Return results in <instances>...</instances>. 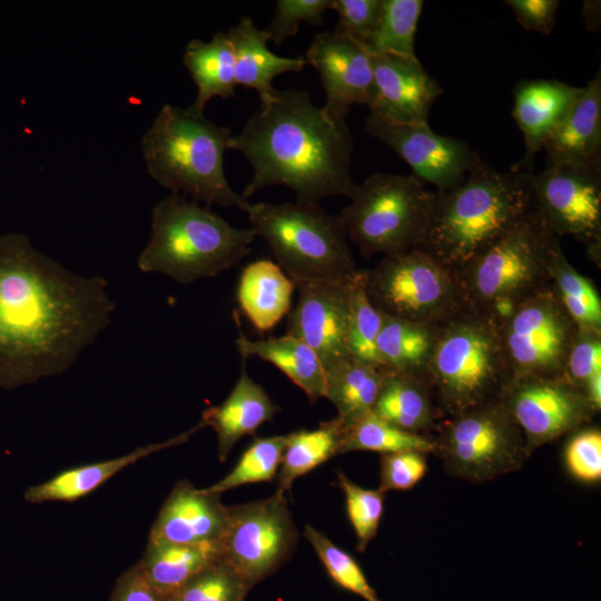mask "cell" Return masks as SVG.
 <instances>
[{
  "label": "cell",
  "instance_id": "1",
  "mask_svg": "<svg viewBox=\"0 0 601 601\" xmlns=\"http://www.w3.org/2000/svg\"><path fill=\"white\" fill-rule=\"evenodd\" d=\"M114 309L105 278L65 268L22 234L0 236V388L67 372Z\"/></svg>",
  "mask_w": 601,
  "mask_h": 601
},
{
  "label": "cell",
  "instance_id": "2",
  "mask_svg": "<svg viewBox=\"0 0 601 601\" xmlns=\"http://www.w3.org/2000/svg\"><path fill=\"white\" fill-rule=\"evenodd\" d=\"M353 147L346 119L332 118L298 89H277L230 142L253 169L245 199L280 185L297 201L314 204L328 196L351 197L357 186L351 173Z\"/></svg>",
  "mask_w": 601,
  "mask_h": 601
},
{
  "label": "cell",
  "instance_id": "3",
  "mask_svg": "<svg viewBox=\"0 0 601 601\" xmlns=\"http://www.w3.org/2000/svg\"><path fill=\"white\" fill-rule=\"evenodd\" d=\"M530 174L500 171L480 157L460 185L435 191L416 248L455 275L534 209Z\"/></svg>",
  "mask_w": 601,
  "mask_h": 601
},
{
  "label": "cell",
  "instance_id": "4",
  "mask_svg": "<svg viewBox=\"0 0 601 601\" xmlns=\"http://www.w3.org/2000/svg\"><path fill=\"white\" fill-rule=\"evenodd\" d=\"M231 137L229 128L203 114L166 104L142 136L140 148L148 175L171 193L246 213L250 204L230 187L224 170Z\"/></svg>",
  "mask_w": 601,
  "mask_h": 601
},
{
  "label": "cell",
  "instance_id": "5",
  "mask_svg": "<svg viewBox=\"0 0 601 601\" xmlns=\"http://www.w3.org/2000/svg\"><path fill=\"white\" fill-rule=\"evenodd\" d=\"M255 237L250 228H237L208 206L171 193L152 209L150 238L137 267L190 284L238 264Z\"/></svg>",
  "mask_w": 601,
  "mask_h": 601
},
{
  "label": "cell",
  "instance_id": "6",
  "mask_svg": "<svg viewBox=\"0 0 601 601\" xmlns=\"http://www.w3.org/2000/svg\"><path fill=\"white\" fill-rule=\"evenodd\" d=\"M425 380L443 417L499 398L511 373L495 321L464 304L436 324Z\"/></svg>",
  "mask_w": 601,
  "mask_h": 601
},
{
  "label": "cell",
  "instance_id": "7",
  "mask_svg": "<svg viewBox=\"0 0 601 601\" xmlns=\"http://www.w3.org/2000/svg\"><path fill=\"white\" fill-rule=\"evenodd\" d=\"M559 246L560 237L533 209L455 274L464 304L499 324L550 285L549 264Z\"/></svg>",
  "mask_w": 601,
  "mask_h": 601
},
{
  "label": "cell",
  "instance_id": "8",
  "mask_svg": "<svg viewBox=\"0 0 601 601\" xmlns=\"http://www.w3.org/2000/svg\"><path fill=\"white\" fill-rule=\"evenodd\" d=\"M250 229L262 237L294 285L351 279L357 266L339 217L314 203L262 201L246 210Z\"/></svg>",
  "mask_w": 601,
  "mask_h": 601
},
{
  "label": "cell",
  "instance_id": "9",
  "mask_svg": "<svg viewBox=\"0 0 601 601\" xmlns=\"http://www.w3.org/2000/svg\"><path fill=\"white\" fill-rule=\"evenodd\" d=\"M435 191L413 175L373 174L357 185L339 219L361 254H402L421 244Z\"/></svg>",
  "mask_w": 601,
  "mask_h": 601
},
{
  "label": "cell",
  "instance_id": "10",
  "mask_svg": "<svg viewBox=\"0 0 601 601\" xmlns=\"http://www.w3.org/2000/svg\"><path fill=\"white\" fill-rule=\"evenodd\" d=\"M431 436L453 477L484 483L519 470L529 454L523 434L499 398L444 416Z\"/></svg>",
  "mask_w": 601,
  "mask_h": 601
},
{
  "label": "cell",
  "instance_id": "11",
  "mask_svg": "<svg viewBox=\"0 0 601 601\" xmlns=\"http://www.w3.org/2000/svg\"><path fill=\"white\" fill-rule=\"evenodd\" d=\"M366 288L378 311L414 322L439 324L464 305L454 273L421 248L382 257Z\"/></svg>",
  "mask_w": 601,
  "mask_h": 601
},
{
  "label": "cell",
  "instance_id": "12",
  "mask_svg": "<svg viewBox=\"0 0 601 601\" xmlns=\"http://www.w3.org/2000/svg\"><path fill=\"white\" fill-rule=\"evenodd\" d=\"M497 327L511 378L563 377L578 328L551 284L515 306Z\"/></svg>",
  "mask_w": 601,
  "mask_h": 601
},
{
  "label": "cell",
  "instance_id": "13",
  "mask_svg": "<svg viewBox=\"0 0 601 601\" xmlns=\"http://www.w3.org/2000/svg\"><path fill=\"white\" fill-rule=\"evenodd\" d=\"M298 538L285 494L275 492L263 500L228 506L220 559L253 588L290 558Z\"/></svg>",
  "mask_w": 601,
  "mask_h": 601
},
{
  "label": "cell",
  "instance_id": "14",
  "mask_svg": "<svg viewBox=\"0 0 601 601\" xmlns=\"http://www.w3.org/2000/svg\"><path fill=\"white\" fill-rule=\"evenodd\" d=\"M533 206L558 236H571L588 246L600 264L601 164L591 166L546 164L530 174Z\"/></svg>",
  "mask_w": 601,
  "mask_h": 601
},
{
  "label": "cell",
  "instance_id": "15",
  "mask_svg": "<svg viewBox=\"0 0 601 601\" xmlns=\"http://www.w3.org/2000/svg\"><path fill=\"white\" fill-rule=\"evenodd\" d=\"M500 400L520 427L529 456L597 415L582 391L563 377H513Z\"/></svg>",
  "mask_w": 601,
  "mask_h": 601
},
{
  "label": "cell",
  "instance_id": "16",
  "mask_svg": "<svg viewBox=\"0 0 601 601\" xmlns=\"http://www.w3.org/2000/svg\"><path fill=\"white\" fill-rule=\"evenodd\" d=\"M364 127L394 150L414 177L433 185L436 191L460 185L480 158L464 140L439 135L428 124H396L370 115Z\"/></svg>",
  "mask_w": 601,
  "mask_h": 601
},
{
  "label": "cell",
  "instance_id": "17",
  "mask_svg": "<svg viewBox=\"0 0 601 601\" xmlns=\"http://www.w3.org/2000/svg\"><path fill=\"white\" fill-rule=\"evenodd\" d=\"M319 75L325 91L323 110L346 119L353 105H370L373 91L372 55L366 46L335 30L314 37L305 57Z\"/></svg>",
  "mask_w": 601,
  "mask_h": 601
},
{
  "label": "cell",
  "instance_id": "18",
  "mask_svg": "<svg viewBox=\"0 0 601 601\" xmlns=\"http://www.w3.org/2000/svg\"><path fill=\"white\" fill-rule=\"evenodd\" d=\"M353 277L295 285L298 299L289 312L286 334L307 344L319 357L324 370L349 356L346 339Z\"/></svg>",
  "mask_w": 601,
  "mask_h": 601
},
{
  "label": "cell",
  "instance_id": "19",
  "mask_svg": "<svg viewBox=\"0 0 601 601\" xmlns=\"http://www.w3.org/2000/svg\"><path fill=\"white\" fill-rule=\"evenodd\" d=\"M370 115L405 125L428 124L433 102L443 92L418 58L372 55Z\"/></svg>",
  "mask_w": 601,
  "mask_h": 601
},
{
  "label": "cell",
  "instance_id": "20",
  "mask_svg": "<svg viewBox=\"0 0 601 601\" xmlns=\"http://www.w3.org/2000/svg\"><path fill=\"white\" fill-rule=\"evenodd\" d=\"M220 496L205 489H197L187 480L178 481L158 512L148 542H219L228 520V506L223 504Z\"/></svg>",
  "mask_w": 601,
  "mask_h": 601
},
{
  "label": "cell",
  "instance_id": "21",
  "mask_svg": "<svg viewBox=\"0 0 601 601\" xmlns=\"http://www.w3.org/2000/svg\"><path fill=\"white\" fill-rule=\"evenodd\" d=\"M581 91L582 87L555 79H522L515 85L512 116L522 132L525 151L512 170L532 173L535 156L562 122Z\"/></svg>",
  "mask_w": 601,
  "mask_h": 601
},
{
  "label": "cell",
  "instance_id": "22",
  "mask_svg": "<svg viewBox=\"0 0 601 601\" xmlns=\"http://www.w3.org/2000/svg\"><path fill=\"white\" fill-rule=\"evenodd\" d=\"M546 164H601V73L584 86L562 122L543 146Z\"/></svg>",
  "mask_w": 601,
  "mask_h": 601
},
{
  "label": "cell",
  "instance_id": "23",
  "mask_svg": "<svg viewBox=\"0 0 601 601\" xmlns=\"http://www.w3.org/2000/svg\"><path fill=\"white\" fill-rule=\"evenodd\" d=\"M205 425L199 422L191 428L164 442L140 446L128 454L102 462L85 464L65 470L53 477L28 487L23 494L27 502H76L96 491L124 469L159 451L180 445Z\"/></svg>",
  "mask_w": 601,
  "mask_h": 601
},
{
  "label": "cell",
  "instance_id": "24",
  "mask_svg": "<svg viewBox=\"0 0 601 601\" xmlns=\"http://www.w3.org/2000/svg\"><path fill=\"white\" fill-rule=\"evenodd\" d=\"M278 407L267 392L242 368L240 375L227 398L203 412L201 421L217 435V451L225 462L234 445L244 436L274 418Z\"/></svg>",
  "mask_w": 601,
  "mask_h": 601
},
{
  "label": "cell",
  "instance_id": "25",
  "mask_svg": "<svg viewBox=\"0 0 601 601\" xmlns=\"http://www.w3.org/2000/svg\"><path fill=\"white\" fill-rule=\"evenodd\" d=\"M234 51L236 85L258 92L260 105L275 95L273 80L285 72H299L304 69V57H282L272 52L267 46L266 30L255 26L249 17H243L226 33Z\"/></svg>",
  "mask_w": 601,
  "mask_h": 601
},
{
  "label": "cell",
  "instance_id": "26",
  "mask_svg": "<svg viewBox=\"0 0 601 601\" xmlns=\"http://www.w3.org/2000/svg\"><path fill=\"white\" fill-rule=\"evenodd\" d=\"M372 412L403 431L427 436L443 418L425 378L387 368Z\"/></svg>",
  "mask_w": 601,
  "mask_h": 601
},
{
  "label": "cell",
  "instance_id": "27",
  "mask_svg": "<svg viewBox=\"0 0 601 601\" xmlns=\"http://www.w3.org/2000/svg\"><path fill=\"white\" fill-rule=\"evenodd\" d=\"M294 283L270 259L249 263L237 287L240 311L260 333L273 329L290 312Z\"/></svg>",
  "mask_w": 601,
  "mask_h": 601
},
{
  "label": "cell",
  "instance_id": "28",
  "mask_svg": "<svg viewBox=\"0 0 601 601\" xmlns=\"http://www.w3.org/2000/svg\"><path fill=\"white\" fill-rule=\"evenodd\" d=\"M236 345L243 358L256 356L276 366L312 402L325 397L324 366L317 354L300 339L285 334L253 341L240 333Z\"/></svg>",
  "mask_w": 601,
  "mask_h": 601
},
{
  "label": "cell",
  "instance_id": "29",
  "mask_svg": "<svg viewBox=\"0 0 601 601\" xmlns=\"http://www.w3.org/2000/svg\"><path fill=\"white\" fill-rule=\"evenodd\" d=\"M183 62L197 87V96L189 107L204 115L207 102L214 97L229 98L235 95V58L226 33L216 32L209 41L190 40Z\"/></svg>",
  "mask_w": 601,
  "mask_h": 601
},
{
  "label": "cell",
  "instance_id": "30",
  "mask_svg": "<svg viewBox=\"0 0 601 601\" xmlns=\"http://www.w3.org/2000/svg\"><path fill=\"white\" fill-rule=\"evenodd\" d=\"M220 559L219 542L201 544L147 543L137 562L151 587L169 598L196 573Z\"/></svg>",
  "mask_w": 601,
  "mask_h": 601
},
{
  "label": "cell",
  "instance_id": "31",
  "mask_svg": "<svg viewBox=\"0 0 601 601\" xmlns=\"http://www.w3.org/2000/svg\"><path fill=\"white\" fill-rule=\"evenodd\" d=\"M385 367L347 356L325 370V398L336 411L344 430L372 412Z\"/></svg>",
  "mask_w": 601,
  "mask_h": 601
},
{
  "label": "cell",
  "instance_id": "32",
  "mask_svg": "<svg viewBox=\"0 0 601 601\" xmlns=\"http://www.w3.org/2000/svg\"><path fill=\"white\" fill-rule=\"evenodd\" d=\"M435 336L436 324L403 319L383 313L376 341L383 367L425 378Z\"/></svg>",
  "mask_w": 601,
  "mask_h": 601
},
{
  "label": "cell",
  "instance_id": "33",
  "mask_svg": "<svg viewBox=\"0 0 601 601\" xmlns=\"http://www.w3.org/2000/svg\"><path fill=\"white\" fill-rule=\"evenodd\" d=\"M287 435L277 474L278 493L288 492L294 481L339 454L344 427L334 417L315 430H299Z\"/></svg>",
  "mask_w": 601,
  "mask_h": 601
},
{
  "label": "cell",
  "instance_id": "34",
  "mask_svg": "<svg viewBox=\"0 0 601 601\" xmlns=\"http://www.w3.org/2000/svg\"><path fill=\"white\" fill-rule=\"evenodd\" d=\"M550 284L579 331L601 332V298L592 279L580 274L559 246L549 264Z\"/></svg>",
  "mask_w": 601,
  "mask_h": 601
},
{
  "label": "cell",
  "instance_id": "35",
  "mask_svg": "<svg viewBox=\"0 0 601 601\" xmlns=\"http://www.w3.org/2000/svg\"><path fill=\"white\" fill-rule=\"evenodd\" d=\"M434 449L431 436L403 431L370 412L344 430L339 454L355 451L381 455L404 451L430 454Z\"/></svg>",
  "mask_w": 601,
  "mask_h": 601
},
{
  "label": "cell",
  "instance_id": "36",
  "mask_svg": "<svg viewBox=\"0 0 601 601\" xmlns=\"http://www.w3.org/2000/svg\"><path fill=\"white\" fill-rule=\"evenodd\" d=\"M423 3L422 0H383L377 26L364 43L371 55L416 59L414 38Z\"/></svg>",
  "mask_w": 601,
  "mask_h": 601
},
{
  "label": "cell",
  "instance_id": "37",
  "mask_svg": "<svg viewBox=\"0 0 601 601\" xmlns=\"http://www.w3.org/2000/svg\"><path fill=\"white\" fill-rule=\"evenodd\" d=\"M366 282L367 269L358 268L351 284L347 353L352 357L383 367L376 347L383 313L371 302Z\"/></svg>",
  "mask_w": 601,
  "mask_h": 601
},
{
  "label": "cell",
  "instance_id": "38",
  "mask_svg": "<svg viewBox=\"0 0 601 601\" xmlns=\"http://www.w3.org/2000/svg\"><path fill=\"white\" fill-rule=\"evenodd\" d=\"M287 435L257 437L244 451L235 467L205 490L215 494L250 483L269 482L277 476Z\"/></svg>",
  "mask_w": 601,
  "mask_h": 601
},
{
  "label": "cell",
  "instance_id": "39",
  "mask_svg": "<svg viewBox=\"0 0 601 601\" xmlns=\"http://www.w3.org/2000/svg\"><path fill=\"white\" fill-rule=\"evenodd\" d=\"M303 535L314 549L332 580L365 601H381L357 561L323 532L306 524Z\"/></svg>",
  "mask_w": 601,
  "mask_h": 601
},
{
  "label": "cell",
  "instance_id": "40",
  "mask_svg": "<svg viewBox=\"0 0 601 601\" xmlns=\"http://www.w3.org/2000/svg\"><path fill=\"white\" fill-rule=\"evenodd\" d=\"M250 589L229 564L219 559L191 577L168 601H244Z\"/></svg>",
  "mask_w": 601,
  "mask_h": 601
},
{
  "label": "cell",
  "instance_id": "41",
  "mask_svg": "<svg viewBox=\"0 0 601 601\" xmlns=\"http://www.w3.org/2000/svg\"><path fill=\"white\" fill-rule=\"evenodd\" d=\"M337 482L345 496L346 512L356 535V548L364 552L376 536L384 513L385 493L365 489L345 474H337Z\"/></svg>",
  "mask_w": 601,
  "mask_h": 601
},
{
  "label": "cell",
  "instance_id": "42",
  "mask_svg": "<svg viewBox=\"0 0 601 601\" xmlns=\"http://www.w3.org/2000/svg\"><path fill=\"white\" fill-rule=\"evenodd\" d=\"M563 449V463L569 475L587 485L601 481V431L584 426L569 434Z\"/></svg>",
  "mask_w": 601,
  "mask_h": 601
},
{
  "label": "cell",
  "instance_id": "43",
  "mask_svg": "<svg viewBox=\"0 0 601 601\" xmlns=\"http://www.w3.org/2000/svg\"><path fill=\"white\" fill-rule=\"evenodd\" d=\"M333 0H278L274 17L266 32L276 45H280L287 38L298 31L302 22L313 26H322L323 14L332 9Z\"/></svg>",
  "mask_w": 601,
  "mask_h": 601
},
{
  "label": "cell",
  "instance_id": "44",
  "mask_svg": "<svg viewBox=\"0 0 601 601\" xmlns=\"http://www.w3.org/2000/svg\"><path fill=\"white\" fill-rule=\"evenodd\" d=\"M427 455L418 451L381 455L378 490L385 493L413 489L428 471Z\"/></svg>",
  "mask_w": 601,
  "mask_h": 601
},
{
  "label": "cell",
  "instance_id": "45",
  "mask_svg": "<svg viewBox=\"0 0 601 601\" xmlns=\"http://www.w3.org/2000/svg\"><path fill=\"white\" fill-rule=\"evenodd\" d=\"M601 371V332L577 331L566 355L563 378L582 388L587 380Z\"/></svg>",
  "mask_w": 601,
  "mask_h": 601
},
{
  "label": "cell",
  "instance_id": "46",
  "mask_svg": "<svg viewBox=\"0 0 601 601\" xmlns=\"http://www.w3.org/2000/svg\"><path fill=\"white\" fill-rule=\"evenodd\" d=\"M382 6L383 0H333L332 9L338 14L335 31L365 43L377 26Z\"/></svg>",
  "mask_w": 601,
  "mask_h": 601
},
{
  "label": "cell",
  "instance_id": "47",
  "mask_svg": "<svg viewBox=\"0 0 601 601\" xmlns=\"http://www.w3.org/2000/svg\"><path fill=\"white\" fill-rule=\"evenodd\" d=\"M518 22L526 30L550 35L555 24L558 0H505Z\"/></svg>",
  "mask_w": 601,
  "mask_h": 601
},
{
  "label": "cell",
  "instance_id": "48",
  "mask_svg": "<svg viewBox=\"0 0 601 601\" xmlns=\"http://www.w3.org/2000/svg\"><path fill=\"white\" fill-rule=\"evenodd\" d=\"M110 601H168V598L151 587L138 563H135L117 579Z\"/></svg>",
  "mask_w": 601,
  "mask_h": 601
},
{
  "label": "cell",
  "instance_id": "49",
  "mask_svg": "<svg viewBox=\"0 0 601 601\" xmlns=\"http://www.w3.org/2000/svg\"><path fill=\"white\" fill-rule=\"evenodd\" d=\"M592 408L599 413L601 408V371L591 375L581 388Z\"/></svg>",
  "mask_w": 601,
  "mask_h": 601
},
{
  "label": "cell",
  "instance_id": "50",
  "mask_svg": "<svg viewBox=\"0 0 601 601\" xmlns=\"http://www.w3.org/2000/svg\"><path fill=\"white\" fill-rule=\"evenodd\" d=\"M600 17V1H584L583 18L590 31L599 29Z\"/></svg>",
  "mask_w": 601,
  "mask_h": 601
}]
</instances>
